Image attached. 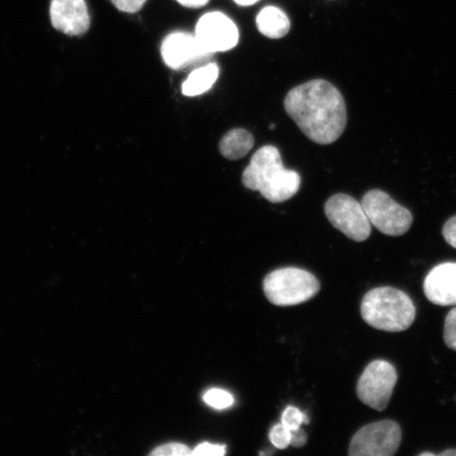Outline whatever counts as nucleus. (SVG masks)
I'll use <instances>...</instances> for the list:
<instances>
[{
    "label": "nucleus",
    "instance_id": "obj_19",
    "mask_svg": "<svg viewBox=\"0 0 456 456\" xmlns=\"http://www.w3.org/2000/svg\"><path fill=\"white\" fill-rule=\"evenodd\" d=\"M270 440L276 448H288L289 444H290V430L282 423L277 424L271 429Z\"/></svg>",
    "mask_w": 456,
    "mask_h": 456
},
{
    "label": "nucleus",
    "instance_id": "obj_12",
    "mask_svg": "<svg viewBox=\"0 0 456 456\" xmlns=\"http://www.w3.org/2000/svg\"><path fill=\"white\" fill-rule=\"evenodd\" d=\"M424 292L432 304L456 305V262H446L432 269L425 279Z\"/></svg>",
    "mask_w": 456,
    "mask_h": 456
},
{
    "label": "nucleus",
    "instance_id": "obj_14",
    "mask_svg": "<svg viewBox=\"0 0 456 456\" xmlns=\"http://www.w3.org/2000/svg\"><path fill=\"white\" fill-rule=\"evenodd\" d=\"M254 142V136L248 130L232 129L222 138L219 150L222 156L233 161L247 156L252 151Z\"/></svg>",
    "mask_w": 456,
    "mask_h": 456
},
{
    "label": "nucleus",
    "instance_id": "obj_8",
    "mask_svg": "<svg viewBox=\"0 0 456 456\" xmlns=\"http://www.w3.org/2000/svg\"><path fill=\"white\" fill-rule=\"evenodd\" d=\"M397 383V372L390 362L374 361L358 379L357 395L370 408L384 411Z\"/></svg>",
    "mask_w": 456,
    "mask_h": 456
},
{
    "label": "nucleus",
    "instance_id": "obj_22",
    "mask_svg": "<svg viewBox=\"0 0 456 456\" xmlns=\"http://www.w3.org/2000/svg\"><path fill=\"white\" fill-rule=\"evenodd\" d=\"M147 0H111L116 8L125 13H136L144 7Z\"/></svg>",
    "mask_w": 456,
    "mask_h": 456
},
{
    "label": "nucleus",
    "instance_id": "obj_17",
    "mask_svg": "<svg viewBox=\"0 0 456 456\" xmlns=\"http://www.w3.org/2000/svg\"><path fill=\"white\" fill-rule=\"evenodd\" d=\"M281 423L288 428L289 430L293 431L299 429L302 424H309L306 415L302 413L299 409L295 407H288L284 410L281 418Z\"/></svg>",
    "mask_w": 456,
    "mask_h": 456
},
{
    "label": "nucleus",
    "instance_id": "obj_2",
    "mask_svg": "<svg viewBox=\"0 0 456 456\" xmlns=\"http://www.w3.org/2000/svg\"><path fill=\"white\" fill-rule=\"evenodd\" d=\"M243 185L259 191L267 201H288L298 192L301 179L294 170L284 168L281 152L276 147L266 145L256 151L243 171Z\"/></svg>",
    "mask_w": 456,
    "mask_h": 456
},
{
    "label": "nucleus",
    "instance_id": "obj_3",
    "mask_svg": "<svg viewBox=\"0 0 456 456\" xmlns=\"http://www.w3.org/2000/svg\"><path fill=\"white\" fill-rule=\"evenodd\" d=\"M362 316L370 327L397 333L412 326L416 309L412 299L403 290L376 288L364 296Z\"/></svg>",
    "mask_w": 456,
    "mask_h": 456
},
{
    "label": "nucleus",
    "instance_id": "obj_9",
    "mask_svg": "<svg viewBox=\"0 0 456 456\" xmlns=\"http://www.w3.org/2000/svg\"><path fill=\"white\" fill-rule=\"evenodd\" d=\"M161 54L165 64L174 70L196 67L207 62L213 56L212 53L199 43L196 36L186 32H174L165 37Z\"/></svg>",
    "mask_w": 456,
    "mask_h": 456
},
{
    "label": "nucleus",
    "instance_id": "obj_16",
    "mask_svg": "<svg viewBox=\"0 0 456 456\" xmlns=\"http://www.w3.org/2000/svg\"><path fill=\"white\" fill-rule=\"evenodd\" d=\"M203 401L208 403L209 407L216 410H224L231 408L235 403V399L230 392L222 389H210L205 393Z\"/></svg>",
    "mask_w": 456,
    "mask_h": 456
},
{
    "label": "nucleus",
    "instance_id": "obj_23",
    "mask_svg": "<svg viewBox=\"0 0 456 456\" xmlns=\"http://www.w3.org/2000/svg\"><path fill=\"white\" fill-rule=\"evenodd\" d=\"M443 236L449 245L456 248V216L450 218L443 228Z\"/></svg>",
    "mask_w": 456,
    "mask_h": 456
},
{
    "label": "nucleus",
    "instance_id": "obj_13",
    "mask_svg": "<svg viewBox=\"0 0 456 456\" xmlns=\"http://www.w3.org/2000/svg\"><path fill=\"white\" fill-rule=\"evenodd\" d=\"M256 28L265 37L278 39L289 32L290 22L287 14L277 7H265L256 20Z\"/></svg>",
    "mask_w": 456,
    "mask_h": 456
},
{
    "label": "nucleus",
    "instance_id": "obj_27",
    "mask_svg": "<svg viewBox=\"0 0 456 456\" xmlns=\"http://www.w3.org/2000/svg\"><path fill=\"white\" fill-rule=\"evenodd\" d=\"M237 4L242 5V7H248V5H252L256 3H258L259 0H233Z\"/></svg>",
    "mask_w": 456,
    "mask_h": 456
},
{
    "label": "nucleus",
    "instance_id": "obj_25",
    "mask_svg": "<svg viewBox=\"0 0 456 456\" xmlns=\"http://www.w3.org/2000/svg\"><path fill=\"white\" fill-rule=\"evenodd\" d=\"M179 4L186 8L198 9L204 7L209 0H176Z\"/></svg>",
    "mask_w": 456,
    "mask_h": 456
},
{
    "label": "nucleus",
    "instance_id": "obj_6",
    "mask_svg": "<svg viewBox=\"0 0 456 456\" xmlns=\"http://www.w3.org/2000/svg\"><path fill=\"white\" fill-rule=\"evenodd\" d=\"M402 443V429L396 421L386 419L362 428L353 436L351 456H392Z\"/></svg>",
    "mask_w": 456,
    "mask_h": 456
},
{
    "label": "nucleus",
    "instance_id": "obj_1",
    "mask_svg": "<svg viewBox=\"0 0 456 456\" xmlns=\"http://www.w3.org/2000/svg\"><path fill=\"white\" fill-rule=\"evenodd\" d=\"M284 110L302 133L317 144H332L346 126L344 96L324 79H313L290 90Z\"/></svg>",
    "mask_w": 456,
    "mask_h": 456
},
{
    "label": "nucleus",
    "instance_id": "obj_4",
    "mask_svg": "<svg viewBox=\"0 0 456 456\" xmlns=\"http://www.w3.org/2000/svg\"><path fill=\"white\" fill-rule=\"evenodd\" d=\"M264 289L273 305L289 306L312 299L321 289V283L307 271L287 267L269 273Z\"/></svg>",
    "mask_w": 456,
    "mask_h": 456
},
{
    "label": "nucleus",
    "instance_id": "obj_7",
    "mask_svg": "<svg viewBox=\"0 0 456 456\" xmlns=\"http://www.w3.org/2000/svg\"><path fill=\"white\" fill-rule=\"evenodd\" d=\"M324 213L330 224L351 240L362 242L370 237V222L362 203L354 198L338 193L328 200Z\"/></svg>",
    "mask_w": 456,
    "mask_h": 456
},
{
    "label": "nucleus",
    "instance_id": "obj_15",
    "mask_svg": "<svg viewBox=\"0 0 456 456\" xmlns=\"http://www.w3.org/2000/svg\"><path fill=\"white\" fill-rule=\"evenodd\" d=\"M219 77V67L215 62L198 67L182 85V93L186 96L201 95L213 87Z\"/></svg>",
    "mask_w": 456,
    "mask_h": 456
},
{
    "label": "nucleus",
    "instance_id": "obj_10",
    "mask_svg": "<svg viewBox=\"0 0 456 456\" xmlns=\"http://www.w3.org/2000/svg\"><path fill=\"white\" fill-rule=\"evenodd\" d=\"M195 36L199 43L213 54L235 48L239 42L235 22L221 12L204 14L198 21Z\"/></svg>",
    "mask_w": 456,
    "mask_h": 456
},
{
    "label": "nucleus",
    "instance_id": "obj_24",
    "mask_svg": "<svg viewBox=\"0 0 456 456\" xmlns=\"http://www.w3.org/2000/svg\"><path fill=\"white\" fill-rule=\"evenodd\" d=\"M307 436L305 432L299 428V429H296L290 431V444L294 447H302L306 443Z\"/></svg>",
    "mask_w": 456,
    "mask_h": 456
},
{
    "label": "nucleus",
    "instance_id": "obj_18",
    "mask_svg": "<svg viewBox=\"0 0 456 456\" xmlns=\"http://www.w3.org/2000/svg\"><path fill=\"white\" fill-rule=\"evenodd\" d=\"M191 454L192 450L180 443L165 444L151 452V456H190Z\"/></svg>",
    "mask_w": 456,
    "mask_h": 456
},
{
    "label": "nucleus",
    "instance_id": "obj_26",
    "mask_svg": "<svg viewBox=\"0 0 456 456\" xmlns=\"http://www.w3.org/2000/svg\"><path fill=\"white\" fill-rule=\"evenodd\" d=\"M419 456H456V449H449L441 453L423 452Z\"/></svg>",
    "mask_w": 456,
    "mask_h": 456
},
{
    "label": "nucleus",
    "instance_id": "obj_5",
    "mask_svg": "<svg viewBox=\"0 0 456 456\" xmlns=\"http://www.w3.org/2000/svg\"><path fill=\"white\" fill-rule=\"evenodd\" d=\"M362 205L370 224L387 236H402L412 225L413 216L410 210L399 205L383 191H368L362 197Z\"/></svg>",
    "mask_w": 456,
    "mask_h": 456
},
{
    "label": "nucleus",
    "instance_id": "obj_21",
    "mask_svg": "<svg viewBox=\"0 0 456 456\" xmlns=\"http://www.w3.org/2000/svg\"><path fill=\"white\" fill-rule=\"evenodd\" d=\"M226 453L224 444L203 443L192 450L193 456H224Z\"/></svg>",
    "mask_w": 456,
    "mask_h": 456
},
{
    "label": "nucleus",
    "instance_id": "obj_20",
    "mask_svg": "<svg viewBox=\"0 0 456 456\" xmlns=\"http://www.w3.org/2000/svg\"><path fill=\"white\" fill-rule=\"evenodd\" d=\"M444 338L449 349L456 351V307L448 313L444 322Z\"/></svg>",
    "mask_w": 456,
    "mask_h": 456
},
{
    "label": "nucleus",
    "instance_id": "obj_11",
    "mask_svg": "<svg viewBox=\"0 0 456 456\" xmlns=\"http://www.w3.org/2000/svg\"><path fill=\"white\" fill-rule=\"evenodd\" d=\"M50 20L57 31L69 37L83 36L91 25L85 0H51Z\"/></svg>",
    "mask_w": 456,
    "mask_h": 456
}]
</instances>
